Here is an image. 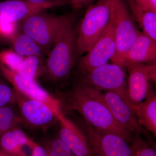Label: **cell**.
<instances>
[{"label":"cell","mask_w":156,"mask_h":156,"mask_svg":"<svg viewBox=\"0 0 156 156\" xmlns=\"http://www.w3.org/2000/svg\"><path fill=\"white\" fill-rule=\"evenodd\" d=\"M99 91L80 82L66 95L70 109L79 112L86 123L100 131L114 133L131 143L133 136L122 128L114 118Z\"/></svg>","instance_id":"1"},{"label":"cell","mask_w":156,"mask_h":156,"mask_svg":"<svg viewBox=\"0 0 156 156\" xmlns=\"http://www.w3.org/2000/svg\"><path fill=\"white\" fill-rule=\"evenodd\" d=\"M73 21L62 30L47 56L40 76L51 83H65L76 62L77 32Z\"/></svg>","instance_id":"2"},{"label":"cell","mask_w":156,"mask_h":156,"mask_svg":"<svg viewBox=\"0 0 156 156\" xmlns=\"http://www.w3.org/2000/svg\"><path fill=\"white\" fill-rule=\"evenodd\" d=\"M114 0H99L88 7L77 33L76 62L89 51L108 25Z\"/></svg>","instance_id":"3"},{"label":"cell","mask_w":156,"mask_h":156,"mask_svg":"<svg viewBox=\"0 0 156 156\" xmlns=\"http://www.w3.org/2000/svg\"><path fill=\"white\" fill-rule=\"evenodd\" d=\"M72 20V17L69 15H57L41 11L20 22V31L35 40L48 55L62 30Z\"/></svg>","instance_id":"4"},{"label":"cell","mask_w":156,"mask_h":156,"mask_svg":"<svg viewBox=\"0 0 156 156\" xmlns=\"http://www.w3.org/2000/svg\"><path fill=\"white\" fill-rule=\"evenodd\" d=\"M113 18L116 50L112 63L125 67L126 53L141 32L127 4L123 0H114Z\"/></svg>","instance_id":"5"},{"label":"cell","mask_w":156,"mask_h":156,"mask_svg":"<svg viewBox=\"0 0 156 156\" xmlns=\"http://www.w3.org/2000/svg\"><path fill=\"white\" fill-rule=\"evenodd\" d=\"M116 50L112 13L108 25L95 44L89 51L79 58L78 70L83 75L96 68L107 64L114 56Z\"/></svg>","instance_id":"6"},{"label":"cell","mask_w":156,"mask_h":156,"mask_svg":"<svg viewBox=\"0 0 156 156\" xmlns=\"http://www.w3.org/2000/svg\"><path fill=\"white\" fill-rule=\"evenodd\" d=\"M124 68L107 63L83 75L80 82L98 90H105L127 97L126 74Z\"/></svg>","instance_id":"7"},{"label":"cell","mask_w":156,"mask_h":156,"mask_svg":"<svg viewBox=\"0 0 156 156\" xmlns=\"http://www.w3.org/2000/svg\"><path fill=\"white\" fill-rule=\"evenodd\" d=\"M15 91L22 124L29 128L43 129L58 122V115L48 105Z\"/></svg>","instance_id":"8"},{"label":"cell","mask_w":156,"mask_h":156,"mask_svg":"<svg viewBox=\"0 0 156 156\" xmlns=\"http://www.w3.org/2000/svg\"><path fill=\"white\" fill-rule=\"evenodd\" d=\"M86 128L93 156H132L130 142L121 136L97 130L87 123Z\"/></svg>","instance_id":"9"},{"label":"cell","mask_w":156,"mask_h":156,"mask_svg":"<svg viewBox=\"0 0 156 156\" xmlns=\"http://www.w3.org/2000/svg\"><path fill=\"white\" fill-rule=\"evenodd\" d=\"M125 67L128 73L127 101L133 104L140 103L151 90V82H156V64L126 63Z\"/></svg>","instance_id":"10"},{"label":"cell","mask_w":156,"mask_h":156,"mask_svg":"<svg viewBox=\"0 0 156 156\" xmlns=\"http://www.w3.org/2000/svg\"><path fill=\"white\" fill-rule=\"evenodd\" d=\"M0 73L17 92L31 99L45 104L57 115L62 111L60 101L40 86L37 81L23 77L1 63Z\"/></svg>","instance_id":"11"},{"label":"cell","mask_w":156,"mask_h":156,"mask_svg":"<svg viewBox=\"0 0 156 156\" xmlns=\"http://www.w3.org/2000/svg\"><path fill=\"white\" fill-rule=\"evenodd\" d=\"M101 95L115 120L122 128L132 134L147 135L146 130L140 125L128 105L127 98L112 92Z\"/></svg>","instance_id":"12"},{"label":"cell","mask_w":156,"mask_h":156,"mask_svg":"<svg viewBox=\"0 0 156 156\" xmlns=\"http://www.w3.org/2000/svg\"><path fill=\"white\" fill-rule=\"evenodd\" d=\"M59 123L58 137L75 156H93V152L85 136L77 126L61 112L57 115Z\"/></svg>","instance_id":"13"},{"label":"cell","mask_w":156,"mask_h":156,"mask_svg":"<svg viewBox=\"0 0 156 156\" xmlns=\"http://www.w3.org/2000/svg\"><path fill=\"white\" fill-rule=\"evenodd\" d=\"M60 6L58 4H33L26 0L0 1V20L20 22L38 12Z\"/></svg>","instance_id":"14"},{"label":"cell","mask_w":156,"mask_h":156,"mask_svg":"<svg viewBox=\"0 0 156 156\" xmlns=\"http://www.w3.org/2000/svg\"><path fill=\"white\" fill-rule=\"evenodd\" d=\"M156 41L141 32L125 58L126 63L156 64Z\"/></svg>","instance_id":"15"},{"label":"cell","mask_w":156,"mask_h":156,"mask_svg":"<svg viewBox=\"0 0 156 156\" xmlns=\"http://www.w3.org/2000/svg\"><path fill=\"white\" fill-rule=\"evenodd\" d=\"M37 143L29 137L20 126L14 127L0 136V154L3 156H24L23 147L32 149Z\"/></svg>","instance_id":"16"},{"label":"cell","mask_w":156,"mask_h":156,"mask_svg":"<svg viewBox=\"0 0 156 156\" xmlns=\"http://www.w3.org/2000/svg\"><path fill=\"white\" fill-rule=\"evenodd\" d=\"M128 105L140 125L156 136V96L150 90L145 99L138 104L128 102Z\"/></svg>","instance_id":"17"},{"label":"cell","mask_w":156,"mask_h":156,"mask_svg":"<svg viewBox=\"0 0 156 156\" xmlns=\"http://www.w3.org/2000/svg\"><path fill=\"white\" fill-rule=\"evenodd\" d=\"M131 13L142 32L156 41V12L144 8L132 0H127Z\"/></svg>","instance_id":"18"},{"label":"cell","mask_w":156,"mask_h":156,"mask_svg":"<svg viewBox=\"0 0 156 156\" xmlns=\"http://www.w3.org/2000/svg\"><path fill=\"white\" fill-rule=\"evenodd\" d=\"M10 41L12 50L20 56H37L43 58L47 56L46 51L35 40L21 32L18 31Z\"/></svg>","instance_id":"19"},{"label":"cell","mask_w":156,"mask_h":156,"mask_svg":"<svg viewBox=\"0 0 156 156\" xmlns=\"http://www.w3.org/2000/svg\"><path fill=\"white\" fill-rule=\"evenodd\" d=\"M0 107V136L14 127L22 125L19 111L14 105Z\"/></svg>","instance_id":"20"},{"label":"cell","mask_w":156,"mask_h":156,"mask_svg":"<svg viewBox=\"0 0 156 156\" xmlns=\"http://www.w3.org/2000/svg\"><path fill=\"white\" fill-rule=\"evenodd\" d=\"M43 58L37 56L25 57L16 73L31 80L37 81L41 75Z\"/></svg>","instance_id":"21"},{"label":"cell","mask_w":156,"mask_h":156,"mask_svg":"<svg viewBox=\"0 0 156 156\" xmlns=\"http://www.w3.org/2000/svg\"><path fill=\"white\" fill-rule=\"evenodd\" d=\"M43 146L48 156H75L58 136L46 141Z\"/></svg>","instance_id":"22"},{"label":"cell","mask_w":156,"mask_h":156,"mask_svg":"<svg viewBox=\"0 0 156 156\" xmlns=\"http://www.w3.org/2000/svg\"><path fill=\"white\" fill-rule=\"evenodd\" d=\"M16 91L0 73V107L16 105Z\"/></svg>","instance_id":"23"},{"label":"cell","mask_w":156,"mask_h":156,"mask_svg":"<svg viewBox=\"0 0 156 156\" xmlns=\"http://www.w3.org/2000/svg\"><path fill=\"white\" fill-rule=\"evenodd\" d=\"M24 58L12 49L0 51V63L15 72H17Z\"/></svg>","instance_id":"24"},{"label":"cell","mask_w":156,"mask_h":156,"mask_svg":"<svg viewBox=\"0 0 156 156\" xmlns=\"http://www.w3.org/2000/svg\"><path fill=\"white\" fill-rule=\"evenodd\" d=\"M131 149L132 156H156L155 150L144 141L139 134L133 136Z\"/></svg>","instance_id":"25"},{"label":"cell","mask_w":156,"mask_h":156,"mask_svg":"<svg viewBox=\"0 0 156 156\" xmlns=\"http://www.w3.org/2000/svg\"><path fill=\"white\" fill-rule=\"evenodd\" d=\"M18 23L0 20V37L10 41L18 32Z\"/></svg>","instance_id":"26"},{"label":"cell","mask_w":156,"mask_h":156,"mask_svg":"<svg viewBox=\"0 0 156 156\" xmlns=\"http://www.w3.org/2000/svg\"><path fill=\"white\" fill-rule=\"evenodd\" d=\"M35 4H58L62 6L70 4L71 0H26Z\"/></svg>","instance_id":"27"},{"label":"cell","mask_w":156,"mask_h":156,"mask_svg":"<svg viewBox=\"0 0 156 156\" xmlns=\"http://www.w3.org/2000/svg\"><path fill=\"white\" fill-rule=\"evenodd\" d=\"M32 150V152L31 156H48L47 151L44 147L43 146L39 145L37 144Z\"/></svg>","instance_id":"28"},{"label":"cell","mask_w":156,"mask_h":156,"mask_svg":"<svg viewBox=\"0 0 156 156\" xmlns=\"http://www.w3.org/2000/svg\"><path fill=\"white\" fill-rule=\"evenodd\" d=\"M94 0H71L70 4L75 9L82 8L88 5Z\"/></svg>","instance_id":"29"},{"label":"cell","mask_w":156,"mask_h":156,"mask_svg":"<svg viewBox=\"0 0 156 156\" xmlns=\"http://www.w3.org/2000/svg\"><path fill=\"white\" fill-rule=\"evenodd\" d=\"M132 1L145 9H150L156 12V10L154 9L149 0H132Z\"/></svg>","instance_id":"30"},{"label":"cell","mask_w":156,"mask_h":156,"mask_svg":"<svg viewBox=\"0 0 156 156\" xmlns=\"http://www.w3.org/2000/svg\"><path fill=\"white\" fill-rule=\"evenodd\" d=\"M149 1L153 7L154 9L156 10V0H149Z\"/></svg>","instance_id":"31"},{"label":"cell","mask_w":156,"mask_h":156,"mask_svg":"<svg viewBox=\"0 0 156 156\" xmlns=\"http://www.w3.org/2000/svg\"><path fill=\"white\" fill-rule=\"evenodd\" d=\"M5 1V0H0V1Z\"/></svg>","instance_id":"32"},{"label":"cell","mask_w":156,"mask_h":156,"mask_svg":"<svg viewBox=\"0 0 156 156\" xmlns=\"http://www.w3.org/2000/svg\"><path fill=\"white\" fill-rule=\"evenodd\" d=\"M0 156H3L2 155L0 154Z\"/></svg>","instance_id":"33"}]
</instances>
